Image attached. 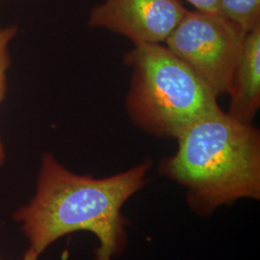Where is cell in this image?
<instances>
[{"label": "cell", "instance_id": "cell-2", "mask_svg": "<svg viewBox=\"0 0 260 260\" xmlns=\"http://www.w3.org/2000/svg\"><path fill=\"white\" fill-rule=\"evenodd\" d=\"M177 152L159 172L187 190L198 214H210L239 199H260V130L214 113L191 124L177 138Z\"/></svg>", "mask_w": 260, "mask_h": 260}, {"label": "cell", "instance_id": "cell-5", "mask_svg": "<svg viewBox=\"0 0 260 260\" xmlns=\"http://www.w3.org/2000/svg\"><path fill=\"white\" fill-rule=\"evenodd\" d=\"M186 12L179 0H104L90 11L88 25L127 38L134 46L162 44Z\"/></svg>", "mask_w": 260, "mask_h": 260}, {"label": "cell", "instance_id": "cell-4", "mask_svg": "<svg viewBox=\"0 0 260 260\" xmlns=\"http://www.w3.org/2000/svg\"><path fill=\"white\" fill-rule=\"evenodd\" d=\"M247 36L217 12L187 10L164 44L219 98L229 93Z\"/></svg>", "mask_w": 260, "mask_h": 260}, {"label": "cell", "instance_id": "cell-11", "mask_svg": "<svg viewBox=\"0 0 260 260\" xmlns=\"http://www.w3.org/2000/svg\"><path fill=\"white\" fill-rule=\"evenodd\" d=\"M1 1H6V0H1Z\"/></svg>", "mask_w": 260, "mask_h": 260}, {"label": "cell", "instance_id": "cell-8", "mask_svg": "<svg viewBox=\"0 0 260 260\" xmlns=\"http://www.w3.org/2000/svg\"><path fill=\"white\" fill-rule=\"evenodd\" d=\"M19 27L17 25H11L0 27V105L5 101L8 92L7 71L12 64V57L10 53L9 45L11 41L17 37ZM6 152L3 142L0 138V167L5 163Z\"/></svg>", "mask_w": 260, "mask_h": 260}, {"label": "cell", "instance_id": "cell-9", "mask_svg": "<svg viewBox=\"0 0 260 260\" xmlns=\"http://www.w3.org/2000/svg\"><path fill=\"white\" fill-rule=\"evenodd\" d=\"M198 11L217 12L219 0H186Z\"/></svg>", "mask_w": 260, "mask_h": 260}, {"label": "cell", "instance_id": "cell-10", "mask_svg": "<svg viewBox=\"0 0 260 260\" xmlns=\"http://www.w3.org/2000/svg\"><path fill=\"white\" fill-rule=\"evenodd\" d=\"M39 255H40L39 253H37L36 251H34L32 248L29 247V249H28L26 252L24 253V256L22 257V259L21 260H38Z\"/></svg>", "mask_w": 260, "mask_h": 260}, {"label": "cell", "instance_id": "cell-3", "mask_svg": "<svg viewBox=\"0 0 260 260\" xmlns=\"http://www.w3.org/2000/svg\"><path fill=\"white\" fill-rule=\"evenodd\" d=\"M123 62L131 70L125 108L146 133L177 139L196 121L222 110L203 80L162 44L135 45Z\"/></svg>", "mask_w": 260, "mask_h": 260}, {"label": "cell", "instance_id": "cell-7", "mask_svg": "<svg viewBox=\"0 0 260 260\" xmlns=\"http://www.w3.org/2000/svg\"><path fill=\"white\" fill-rule=\"evenodd\" d=\"M217 13L248 33L260 25V0H219Z\"/></svg>", "mask_w": 260, "mask_h": 260}, {"label": "cell", "instance_id": "cell-1", "mask_svg": "<svg viewBox=\"0 0 260 260\" xmlns=\"http://www.w3.org/2000/svg\"><path fill=\"white\" fill-rule=\"evenodd\" d=\"M151 166L146 160L120 174L95 178L71 172L45 152L36 193L13 214L14 221L21 223L30 248L39 254L67 234L85 231L100 241L95 260H111L125 243L121 208L148 183Z\"/></svg>", "mask_w": 260, "mask_h": 260}, {"label": "cell", "instance_id": "cell-6", "mask_svg": "<svg viewBox=\"0 0 260 260\" xmlns=\"http://www.w3.org/2000/svg\"><path fill=\"white\" fill-rule=\"evenodd\" d=\"M226 114L251 123L260 107V25L248 33L240 60L233 73Z\"/></svg>", "mask_w": 260, "mask_h": 260}]
</instances>
